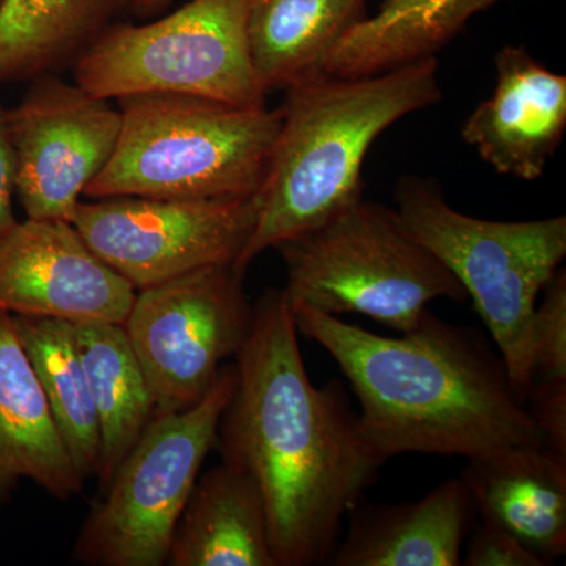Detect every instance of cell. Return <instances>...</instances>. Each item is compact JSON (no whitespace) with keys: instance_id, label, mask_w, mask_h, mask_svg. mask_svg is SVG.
Returning a JSON list of instances; mask_svg holds the SVG:
<instances>
[{"instance_id":"484cf974","label":"cell","mask_w":566,"mask_h":566,"mask_svg":"<svg viewBox=\"0 0 566 566\" xmlns=\"http://www.w3.org/2000/svg\"><path fill=\"white\" fill-rule=\"evenodd\" d=\"M17 193V167L11 147L9 109L0 103V237L18 223L13 211Z\"/></svg>"},{"instance_id":"2e32d148","label":"cell","mask_w":566,"mask_h":566,"mask_svg":"<svg viewBox=\"0 0 566 566\" xmlns=\"http://www.w3.org/2000/svg\"><path fill=\"white\" fill-rule=\"evenodd\" d=\"M471 495L452 479L417 502L360 505L348 513V535L337 542L334 566H458L471 524Z\"/></svg>"},{"instance_id":"ffe728a7","label":"cell","mask_w":566,"mask_h":566,"mask_svg":"<svg viewBox=\"0 0 566 566\" xmlns=\"http://www.w3.org/2000/svg\"><path fill=\"white\" fill-rule=\"evenodd\" d=\"M102 439L99 491L155 419V403L123 324H74Z\"/></svg>"},{"instance_id":"9a60e30c","label":"cell","mask_w":566,"mask_h":566,"mask_svg":"<svg viewBox=\"0 0 566 566\" xmlns=\"http://www.w3.org/2000/svg\"><path fill=\"white\" fill-rule=\"evenodd\" d=\"M480 517L520 538L547 565L566 551V457L523 444L471 458L461 475Z\"/></svg>"},{"instance_id":"ba28073f","label":"cell","mask_w":566,"mask_h":566,"mask_svg":"<svg viewBox=\"0 0 566 566\" xmlns=\"http://www.w3.org/2000/svg\"><path fill=\"white\" fill-rule=\"evenodd\" d=\"M234 385V364L223 365L199 403L151 420L82 524L74 560L91 566L166 565L182 510L218 442Z\"/></svg>"},{"instance_id":"7402d4cb","label":"cell","mask_w":566,"mask_h":566,"mask_svg":"<svg viewBox=\"0 0 566 566\" xmlns=\"http://www.w3.org/2000/svg\"><path fill=\"white\" fill-rule=\"evenodd\" d=\"M13 322L73 463L85 480L98 475L102 461L98 417L74 324L41 316H13Z\"/></svg>"},{"instance_id":"cb8c5ba5","label":"cell","mask_w":566,"mask_h":566,"mask_svg":"<svg viewBox=\"0 0 566 566\" xmlns=\"http://www.w3.org/2000/svg\"><path fill=\"white\" fill-rule=\"evenodd\" d=\"M463 566H546L538 554L494 521L482 517L474 528L464 556Z\"/></svg>"},{"instance_id":"5b68a950","label":"cell","mask_w":566,"mask_h":566,"mask_svg":"<svg viewBox=\"0 0 566 566\" xmlns=\"http://www.w3.org/2000/svg\"><path fill=\"white\" fill-rule=\"evenodd\" d=\"M401 221L455 275L486 324L510 385L526 405L534 314L566 255V218L486 221L447 203L438 182L406 177L395 189Z\"/></svg>"},{"instance_id":"3957f363","label":"cell","mask_w":566,"mask_h":566,"mask_svg":"<svg viewBox=\"0 0 566 566\" xmlns=\"http://www.w3.org/2000/svg\"><path fill=\"white\" fill-rule=\"evenodd\" d=\"M438 59L363 77L312 74L285 88L282 122L259 193L251 240L234 263L249 264L363 199V166L394 123L441 102Z\"/></svg>"},{"instance_id":"d4e9b609","label":"cell","mask_w":566,"mask_h":566,"mask_svg":"<svg viewBox=\"0 0 566 566\" xmlns=\"http://www.w3.org/2000/svg\"><path fill=\"white\" fill-rule=\"evenodd\" d=\"M526 408L546 446L566 457V378H535Z\"/></svg>"},{"instance_id":"30bf717a","label":"cell","mask_w":566,"mask_h":566,"mask_svg":"<svg viewBox=\"0 0 566 566\" xmlns=\"http://www.w3.org/2000/svg\"><path fill=\"white\" fill-rule=\"evenodd\" d=\"M259 197L182 200L106 197L73 218L84 243L142 290L205 266L233 264L251 240Z\"/></svg>"},{"instance_id":"4316f807","label":"cell","mask_w":566,"mask_h":566,"mask_svg":"<svg viewBox=\"0 0 566 566\" xmlns=\"http://www.w3.org/2000/svg\"><path fill=\"white\" fill-rule=\"evenodd\" d=\"M169 2L170 0H126V3L139 14L155 13V11L164 9Z\"/></svg>"},{"instance_id":"83f0119b","label":"cell","mask_w":566,"mask_h":566,"mask_svg":"<svg viewBox=\"0 0 566 566\" xmlns=\"http://www.w3.org/2000/svg\"><path fill=\"white\" fill-rule=\"evenodd\" d=\"M3 0H0V6H2Z\"/></svg>"},{"instance_id":"6da1fadb","label":"cell","mask_w":566,"mask_h":566,"mask_svg":"<svg viewBox=\"0 0 566 566\" xmlns=\"http://www.w3.org/2000/svg\"><path fill=\"white\" fill-rule=\"evenodd\" d=\"M297 334L285 292L266 290L234 357L237 385L216 442L223 463L262 491L279 566L326 564L382 465L360 438L344 385L311 381Z\"/></svg>"},{"instance_id":"52a82bcc","label":"cell","mask_w":566,"mask_h":566,"mask_svg":"<svg viewBox=\"0 0 566 566\" xmlns=\"http://www.w3.org/2000/svg\"><path fill=\"white\" fill-rule=\"evenodd\" d=\"M253 0H191L150 24H111L74 62V82L96 98L142 93L266 106L249 50Z\"/></svg>"},{"instance_id":"603a6c76","label":"cell","mask_w":566,"mask_h":566,"mask_svg":"<svg viewBox=\"0 0 566 566\" xmlns=\"http://www.w3.org/2000/svg\"><path fill=\"white\" fill-rule=\"evenodd\" d=\"M534 314L532 381L535 378H566V273L558 268L543 289ZM532 385V382H531Z\"/></svg>"},{"instance_id":"4fadbf2b","label":"cell","mask_w":566,"mask_h":566,"mask_svg":"<svg viewBox=\"0 0 566 566\" xmlns=\"http://www.w3.org/2000/svg\"><path fill=\"white\" fill-rule=\"evenodd\" d=\"M566 132V77L506 44L495 54V87L465 120L461 137L502 175L535 181Z\"/></svg>"},{"instance_id":"5bb4252c","label":"cell","mask_w":566,"mask_h":566,"mask_svg":"<svg viewBox=\"0 0 566 566\" xmlns=\"http://www.w3.org/2000/svg\"><path fill=\"white\" fill-rule=\"evenodd\" d=\"M24 480L63 502L81 494L85 483L52 419L13 315L0 312V510Z\"/></svg>"},{"instance_id":"e0dca14e","label":"cell","mask_w":566,"mask_h":566,"mask_svg":"<svg viewBox=\"0 0 566 566\" xmlns=\"http://www.w3.org/2000/svg\"><path fill=\"white\" fill-rule=\"evenodd\" d=\"M169 566H279L262 491L229 463L199 476L170 545Z\"/></svg>"},{"instance_id":"d6986e66","label":"cell","mask_w":566,"mask_h":566,"mask_svg":"<svg viewBox=\"0 0 566 566\" xmlns=\"http://www.w3.org/2000/svg\"><path fill=\"white\" fill-rule=\"evenodd\" d=\"M365 17V0H253L249 50L264 92L319 73L335 44Z\"/></svg>"},{"instance_id":"7c38bea8","label":"cell","mask_w":566,"mask_h":566,"mask_svg":"<svg viewBox=\"0 0 566 566\" xmlns=\"http://www.w3.org/2000/svg\"><path fill=\"white\" fill-rule=\"evenodd\" d=\"M136 289L96 255L73 222L28 219L0 237V312L125 323Z\"/></svg>"},{"instance_id":"8992f818","label":"cell","mask_w":566,"mask_h":566,"mask_svg":"<svg viewBox=\"0 0 566 566\" xmlns=\"http://www.w3.org/2000/svg\"><path fill=\"white\" fill-rule=\"evenodd\" d=\"M290 303L360 314L403 334L436 300H468L455 275L392 208L363 199L279 244Z\"/></svg>"},{"instance_id":"44dd1931","label":"cell","mask_w":566,"mask_h":566,"mask_svg":"<svg viewBox=\"0 0 566 566\" xmlns=\"http://www.w3.org/2000/svg\"><path fill=\"white\" fill-rule=\"evenodd\" d=\"M126 0H3L0 84L32 81L74 63Z\"/></svg>"},{"instance_id":"9c48e42d","label":"cell","mask_w":566,"mask_h":566,"mask_svg":"<svg viewBox=\"0 0 566 566\" xmlns=\"http://www.w3.org/2000/svg\"><path fill=\"white\" fill-rule=\"evenodd\" d=\"M244 274L216 264L137 290L123 327L155 403V417L185 411L214 385L223 360L251 333Z\"/></svg>"},{"instance_id":"277c9868","label":"cell","mask_w":566,"mask_h":566,"mask_svg":"<svg viewBox=\"0 0 566 566\" xmlns=\"http://www.w3.org/2000/svg\"><path fill=\"white\" fill-rule=\"evenodd\" d=\"M114 155L85 196L219 200L256 196L281 129L279 109L142 93L118 99Z\"/></svg>"},{"instance_id":"7a4b0ae2","label":"cell","mask_w":566,"mask_h":566,"mask_svg":"<svg viewBox=\"0 0 566 566\" xmlns=\"http://www.w3.org/2000/svg\"><path fill=\"white\" fill-rule=\"evenodd\" d=\"M290 303V301H289ZM297 333L333 356L360 403L357 428L379 464L403 453L488 455L546 444L483 335L424 311L386 337L290 303Z\"/></svg>"},{"instance_id":"8fae6325","label":"cell","mask_w":566,"mask_h":566,"mask_svg":"<svg viewBox=\"0 0 566 566\" xmlns=\"http://www.w3.org/2000/svg\"><path fill=\"white\" fill-rule=\"evenodd\" d=\"M55 73L32 80L9 109L17 196L28 219L73 222L81 197L107 166L122 112Z\"/></svg>"},{"instance_id":"ac0fdd59","label":"cell","mask_w":566,"mask_h":566,"mask_svg":"<svg viewBox=\"0 0 566 566\" xmlns=\"http://www.w3.org/2000/svg\"><path fill=\"white\" fill-rule=\"evenodd\" d=\"M502 0H385L327 54L323 73L363 77L436 57L465 22Z\"/></svg>"}]
</instances>
